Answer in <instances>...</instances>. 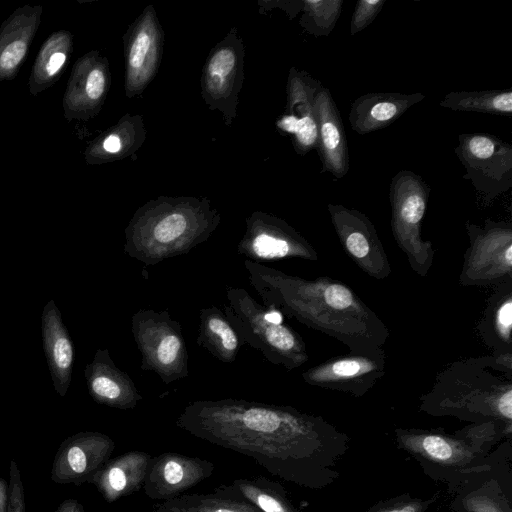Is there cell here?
Masks as SVG:
<instances>
[{
  "label": "cell",
  "mask_w": 512,
  "mask_h": 512,
  "mask_svg": "<svg viewBox=\"0 0 512 512\" xmlns=\"http://www.w3.org/2000/svg\"><path fill=\"white\" fill-rule=\"evenodd\" d=\"M161 31L153 9L143 13L127 44L125 88L128 97L141 93L156 72Z\"/></svg>",
  "instance_id": "obj_21"
},
{
  "label": "cell",
  "mask_w": 512,
  "mask_h": 512,
  "mask_svg": "<svg viewBox=\"0 0 512 512\" xmlns=\"http://www.w3.org/2000/svg\"><path fill=\"white\" fill-rule=\"evenodd\" d=\"M231 486L261 512H303L290 501L279 482L266 477L238 478Z\"/></svg>",
  "instance_id": "obj_33"
},
{
  "label": "cell",
  "mask_w": 512,
  "mask_h": 512,
  "mask_svg": "<svg viewBox=\"0 0 512 512\" xmlns=\"http://www.w3.org/2000/svg\"><path fill=\"white\" fill-rule=\"evenodd\" d=\"M327 209L344 252L358 268L377 280L389 277L392 268L371 220L341 204L329 203Z\"/></svg>",
  "instance_id": "obj_13"
},
{
  "label": "cell",
  "mask_w": 512,
  "mask_h": 512,
  "mask_svg": "<svg viewBox=\"0 0 512 512\" xmlns=\"http://www.w3.org/2000/svg\"><path fill=\"white\" fill-rule=\"evenodd\" d=\"M73 34L66 29L53 32L40 47L28 79L32 96L53 86L66 70L73 53Z\"/></svg>",
  "instance_id": "obj_28"
},
{
  "label": "cell",
  "mask_w": 512,
  "mask_h": 512,
  "mask_svg": "<svg viewBox=\"0 0 512 512\" xmlns=\"http://www.w3.org/2000/svg\"><path fill=\"white\" fill-rule=\"evenodd\" d=\"M264 306L345 344L349 351L383 348L390 331L347 284L329 276L305 279L244 260Z\"/></svg>",
  "instance_id": "obj_2"
},
{
  "label": "cell",
  "mask_w": 512,
  "mask_h": 512,
  "mask_svg": "<svg viewBox=\"0 0 512 512\" xmlns=\"http://www.w3.org/2000/svg\"><path fill=\"white\" fill-rule=\"evenodd\" d=\"M476 329L493 353H512V281L495 286Z\"/></svg>",
  "instance_id": "obj_27"
},
{
  "label": "cell",
  "mask_w": 512,
  "mask_h": 512,
  "mask_svg": "<svg viewBox=\"0 0 512 512\" xmlns=\"http://www.w3.org/2000/svg\"><path fill=\"white\" fill-rule=\"evenodd\" d=\"M469 246L458 283L490 286L512 281V224L486 219L482 226L467 221Z\"/></svg>",
  "instance_id": "obj_9"
},
{
  "label": "cell",
  "mask_w": 512,
  "mask_h": 512,
  "mask_svg": "<svg viewBox=\"0 0 512 512\" xmlns=\"http://www.w3.org/2000/svg\"><path fill=\"white\" fill-rule=\"evenodd\" d=\"M141 120V119H140ZM139 117H123L115 126L109 128L88 143L84 158L87 164L95 165L123 158L141 145L144 134Z\"/></svg>",
  "instance_id": "obj_30"
},
{
  "label": "cell",
  "mask_w": 512,
  "mask_h": 512,
  "mask_svg": "<svg viewBox=\"0 0 512 512\" xmlns=\"http://www.w3.org/2000/svg\"><path fill=\"white\" fill-rule=\"evenodd\" d=\"M131 330L141 354V369L157 374L164 384L189 375L188 351L181 324L166 310L139 309Z\"/></svg>",
  "instance_id": "obj_8"
},
{
  "label": "cell",
  "mask_w": 512,
  "mask_h": 512,
  "mask_svg": "<svg viewBox=\"0 0 512 512\" xmlns=\"http://www.w3.org/2000/svg\"><path fill=\"white\" fill-rule=\"evenodd\" d=\"M511 435L512 428L495 421L471 423L454 432L440 428L394 430L399 449L414 458L429 478L445 484L450 494L489 471L499 455V447L493 448Z\"/></svg>",
  "instance_id": "obj_3"
},
{
  "label": "cell",
  "mask_w": 512,
  "mask_h": 512,
  "mask_svg": "<svg viewBox=\"0 0 512 512\" xmlns=\"http://www.w3.org/2000/svg\"><path fill=\"white\" fill-rule=\"evenodd\" d=\"M78 502L74 499H67L62 502L55 512H75Z\"/></svg>",
  "instance_id": "obj_39"
},
{
  "label": "cell",
  "mask_w": 512,
  "mask_h": 512,
  "mask_svg": "<svg viewBox=\"0 0 512 512\" xmlns=\"http://www.w3.org/2000/svg\"><path fill=\"white\" fill-rule=\"evenodd\" d=\"M322 83L306 71L292 68L287 83V111L277 121L281 131L291 135L295 151L305 155L317 147L314 100Z\"/></svg>",
  "instance_id": "obj_19"
},
{
  "label": "cell",
  "mask_w": 512,
  "mask_h": 512,
  "mask_svg": "<svg viewBox=\"0 0 512 512\" xmlns=\"http://www.w3.org/2000/svg\"><path fill=\"white\" fill-rule=\"evenodd\" d=\"M206 199L161 197L140 207L125 228L124 252L146 266L189 253L220 224Z\"/></svg>",
  "instance_id": "obj_5"
},
{
  "label": "cell",
  "mask_w": 512,
  "mask_h": 512,
  "mask_svg": "<svg viewBox=\"0 0 512 512\" xmlns=\"http://www.w3.org/2000/svg\"><path fill=\"white\" fill-rule=\"evenodd\" d=\"M176 426L250 457L284 481L313 490L337 481L338 465L350 442L345 432L322 416L235 398L190 402Z\"/></svg>",
  "instance_id": "obj_1"
},
{
  "label": "cell",
  "mask_w": 512,
  "mask_h": 512,
  "mask_svg": "<svg viewBox=\"0 0 512 512\" xmlns=\"http://www.w3.org/2000/svg\"><path fill=\"white\" fill-rule=\"evenodd\" d=\"M438 498V493L428 498L413 497L409 493H404L378 501L363 512H428Z\"/></svg>",
  "instance_id": "obj_35"
},
{
  "label": "cell",
  "mask_w": 512,
  "mask_h": 512,
  "mask_svg": "<svg viewBox=\"0 0 512 512\" xmlns=\"http://www.w3.org/2000/svg\"><path fill=\"white\" fill-rule=\"evenodd\" d=\"M152 512H183V511H180V510L168 505L166 502H162V503L156 504L153 507Z\"/></svg>",
  "instance_id": "obj_40"
},
{
  "label": "cell",
  "mask_w": 512,
  "mask_h": 512,
  "mask_svg": "<svg viewBox=\"0 0 512 512\" xmlns=\"http://www.w3.org/2000/svg\"><path fill=\"white\" fill-rule=\"evenodd\" d=\"M115 449L111 437L101 432H79L60 445L51 470V479L58 484H80L96 473Z\"/></svg>",
  "instance_id": "obj_17"
},
{
  "label": "cell",
  "mask_w": 512,
  "mask_h": 512,
  "mask_svg": "<svg viewBox=\"0 0 512 512\" xmlns=\"http://www.w3.org/2000/svg\"><path fill=\"white\" fill-rule=\"evenodd\" d=\"M385 373L386 354L379 348L332 357L308 368L301 376L311 386L362 397Z\"/></svg>",
  "instance_id": "obj_12"
},
{
  "label": "cell",
  "mask_w": 512,
  "mask_h": 512,
  "mask_svg": "<svg viewBox=\"0 0 512 512\" xmlns=\"http://www.w3.org/2000/svg\"><path fill=\"white\" fill-rule=\"evenodd\" d=\"M225 295L223 312L242 343L286 370L299 368L308 361L305 341L284 323L280 311L260 305L239 287L226 286Z\"/></svg>",
  "instance_id": "obj_6"
},
{
  "label": "cell",
  "mask_w": 512,
  "mask_h": 512,
  "mask_svg": "<svg viewBox=\"0 0 512 512\" xmlns=\"http://www.w3.org/2000/svg\"><path fill=\"white\" fill-rule=\"evenodd\" d=\"M84 376L90 396L99 404L129 410L142 400L134 381L116 366L107 348L97 349Z\"/></svg>",
  "instance_id": "obj_22"
},
{
  "label": "cell",
  "mask_w": 512,
  "mask_h": 512,
  "mask_svg": "<svg viewBox=\"0 0 512 512\" xmlns=\"http://www.w3.org/2000/svg\"><path fill=\"white\" fill-rule=\"evenodd\" d=\"M7 512H26L23 482L15 460L9 466Z\"/></svg>",
  "instance_id": "obj_37"
},
{
  "label": "cell",
  "mask_w": 512,
  "mask_h": 512,
  "mask_svg": "<svg viewBox=\"0 0 512 512\" xmlns=\"http://www.w3.org/2000/svg\"><path fill=\"white\" fill-rule=\"evenodd\" d=\"M317 120V147L322 163V172H328L337 179L348 173L349 153L346 133L339 110L328 88L322 86L314 100Z\"/></svg>",
  "instance_id": "obj_20"
},
{
  "label": "cell",
  "mask_w": 512,
  "mask_h": 512,
  "mask_svg": "<svg viewBox=\"0 0 512 512\" xmlns=\"http://www.w3.org/2000/svg\"><path fill=\"white\" fill-rule=\"evenodd\" d=\"M419 400V411L431 416L512 428V376L499 371L493 354L451 363Z\"/></svg>",
  "instance_id": "obj_4"
},
{
  "label": "cell",
  "mask_w": 512,
  "mask_h": 512,
  "mask_svg": "<svg viewBox=\"0 0 512 512\" xmlns=\"http://www.w3.org/2000/svg\"><path fill=\"white\" fill-rule=\"evenodd\" d=\"M165 502L183 512H261L231 485H221L212 493L180 495Z\"/></svg>",
  "instance_id": "obj_31"
},
{
  "label": "cell",
  "mask_w": 512,
  "mask_h": 512,
  "mask_svg": "<svg viewBox=\"0 0 512 512\" xmlns=\"http://www.w3.org/2000/svg\"><path fill=\"white\" fill-rule=\"evenodd\" d=\"M455 154L465 168V180L472 183L489 203L512 187V145L488 133L458 136Z\"/></svg>",
  "instance_id": "obj_10"
},
{
  "label": "cell",
  "mask_w": 512,
  "mask_h": 512,
  "mask_svg": "<svg viewBox=\"0 0 512 512\" xmlns=\"http://www.w3.org/2000/svg\"><path fill=\"white\" fill-rule=\"evenodd\" d=\"M42 5L15 9L0 25V82L13 80L40 27Z\"/></svg>",
  "instance_id": "obj_23"
},
{
  "label": "cell",
  "mask_w": 512,
  "mask_h": 512,
  "mask_svg": "<svg viewBox=\"0 0 512 512\" xmlns=\"http://www.w3.org/2000/svg\"><path fill=\"white\" fill-rule=\"evenodd\" d=\"M423 99L422 93L375 92L361 95L351 104L349 124L360 135L381 130Z\"/></svg>",
  "instance_id": "obj_25"
},
{
  "label": "cell",
  "mask_w": 512,
  "mask_h": 512,
  "mask_svg": "<svg viewBox=\"0 0 512 512\" xmlns=\"http://www.w3.org/2000/svg\"><path fill=\"white\" fill-rule=\"evenodd\" d=\"M110 85L109 63L96 50L79 57L73 65L63 95L65 119L87 121L101 110Z\"/></svg>",
  "instance_id": "obj_15"
},
{
  "label": "cell",
  "mask_w": 512,
  "mask_h": 512,
  "mask_svg": "<svg viewBox=\"0 0 512 512\" xmlns=\"http://www.w3.org/2000/svg\"><path fill=\"white\" fill-rule=\"evenodd\" d=\"M152 456L143 451H129L108 460L88 480L108 503L130 495L143 487Z\"/></svg>",
  "instance_id": "obj_26"
},
{
  "label": "cell",
  "mask_w": 512,
  "mask_h": 512,
  "mask_svg": "<svg viewBox=\"0 0 512 512\" xmlns=\"http://www.w3.org/2000/svg\"><path fill=\"white\" fill-rule=\"evenodd\" d=\"M386 0H359L356 2L350 23L352 36L368 27L381 12Z\"/></svg>",
  "instance_id": "obj_36"
},
{
  "label": "cell",
  "mask_w": 512,
  "mask_h": 512,
  "mask_svg": "<svg viewBox=\"0 0 512 512\" xmlns=\"http://www.w3.org/2000/svg\"><path fill=\"white\" fill-rule=\"evenodd\" d=\"M243 59L241 41L229 35L213 49L203 71V98L211 109L222 111L229 122L235 116L243 82Z\"/></svg>",
  "instance_id": "obj_16"
},
{
  "label": "cell",
  "mask_w": 512,
  "mask_h": 512,
  "mask_svg": "<svg viewBox=\"0 0 512 512\" xmlns=\"http://www.w3.org/2000/svg\"><path fill=\"white\" fill-rule=\"evenodd\" d=\"M43 349L55 391L64 397L70 386L74 364V345L54 300L41 314Z\"/></svg>",
  "instance_id": "obj_24"
},
{
  "label": "cell",
  "mask_w": 512,
  "mask_h": 512,
  "mask_svg": "<svg viewBox=\"0 0 512 512\" xmlns=\"http://www.w3.org/2000/svg\"><path fill=\"white\" fill-rule=\"evenodd\" d=\"M343 3V0L303 1L301 27L313 36H328L336 26Z\"/></svg>",
  "instance_id": "obj_34"
},
{
  "label": "cell",
  "mask_w": 512,
  "mask_h": 512,
  "mask_svg": "<svg viewBox=\"0 0 512 512\" xmlns=\"http://www.w3.org/2000/svg\"><path fill=\"white\" fill-rule=\"evenodd\" d=\"M440 107L459 112L512 116V90L457 91L446 94Z\"/></svg>",
  "instance_id": "obj_32"
},
{
  "label": "cell",
  "mask_w": 512,
  "mask_h": 512,
  "mask_svg": "<svg viewBox=\"0 0 512 512\" xmlns=\"http://www.w3.org/2000/svg\"><path fill=\"white\" fill-rule=\"evenodd\" d=\"M236 252L255 263L281 259L317 261L313 245L285 220L264 212L246 219V230Z\"/></svg>",
  "instance_id": "obj_11"
},
{
  "label": "cell",
  "mask_w": 512,
  "mask_h": 512,
  "mask_svg": "<svg viewBox=\"0 0 512 512\" xmlns=\"http://www.w3.org/2000/svg\"><path fill=\"white\" fill-rule=\"evenodd\" d=\"M429 195V185L412 171L401 170L391 180L392 234L410 268L421 277L427 275L435 256L432 242L423 239L421 234Z\"/></svg>",
  "instance_id": "obj_7"
},
{
  "label": "cell",
  "mask_w": 512,
  "mask_h": 512,
  "mask_svg": "<svg viewBox=\"0 0 512 512\" xmlns=\"http://www.w3.org/2000/svg\"><path fill=\"white\" fill-rule=\"evenodd\" d=\"M8 508V483L0 478V512H7Z\"/></svg>",
  "instance_id": "obj_38"
},
{
  "label": "cell",
  "mask_w": 512,
  "mask_h": 512,
  "mask_svg": "<svg viewBox=\"0 0 512 512\" xmlns=\"http://www.w3.org/2000/svg\"><path fill=\"white\" fill-rule=\"evenodd\" d=\"M199 321L196 343L217 360L234 363L242 341L223 310L216 306L203 307L199 311Z\"/></svg>",
  "instance_id": "obj_29"
},
{
  "label": "cell",
  "mask_w": 512,
  "mask_h": 512,
  "mask_svg": "<svg viewBox=\"0 0 512 512\" xmlns=\"http://www.w3.org/2000/svg\"><path fill=\"white\" fill-rule=\"evenodd\" d=\"M211 461L174 452L152 457L143 490L152 500L169 501L214 473Z\"/></svg>",
  "instance_id": "obj_18"
},
{
  "label": "cell",
  "mask_w": 512,
  "mask_h": 512,
  "mask_svg": "<svg viewBox=\"0 0 512 512\" xmlns=\"http://www.w3.org/2000/svg\"><path fill=\"white\" fill-rule=\"evenodd\" d=\"M511 439L499 446L493 467L455 490L453 512H512Z\"/></svg>",
  "instance_id": "obj_14"
},
{
  "label": "cell",
  "mask_w": 512,
  "mask_h": 512,
  "mask_svg": "<svg viewBox=\"0 0 512 512\" xmlns=\"http://www.w3.org/2000/svg\"><path fill=\"white\" fill-rule=\"evenodd\" d=\"M75 512H85L83 506L81 504H77Z\"/></svg>",
  "instance_id": "obj_41"
}]
</instances>
